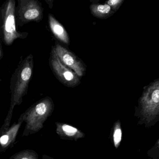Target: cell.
<instances>
[{
  "instance_id": "6da1fadb",
  "label": "cell",
  "mask_w": 159,
  "mask_h": 159,
  "mask_svg": "<svg viewBox=\"0 0 159 159\" xmlns=\"http://www.w3.org/2000/svg\"><path fill=\"white\" fill-rule=\"evenodd\" d=\"M33 68V56L30 54L24 59L20 61L12 75L10 85L11 91L10 108L0 131H4L10 127L14 107L16 105L21 104L23 97L27 95Z\"/></svg>"
},
{
  "instance_id": "7a4b0ae2",
  "label": "cell",
  "mask_w": 159,
  "mask_h": 159,
  "mask_svg": "<svg viewBox=\"0 0 159 159\" xmlns=\"http://www.w3.org/2000/svg\"><path fill=\"white\" fill-rule=\"evenodd\" d=\"M55 104L52 98L46 97L34 104L20 117L25 122L22 134L26 137L37 133L43 128L44 124L54 112Z\"/></svg>"
},
{
  "instance_id": "3957f363",
  "label": "cell",
  "mask_w": 159,
  "mask_h": 159,
  "mask_svg": "<svg viewBox=\"0 0 159 159\" xmlns=\"http://www.w3.org/2000/svg\"><path fill=\"white\" fill-rule=\"evenodd\" d=\"M15 0L6 1L0 7V41L11 45L17 39H25L29 34L17 30Z\"/></svg>"
},
{
  "instance_id": "277c9868",
  "label": "cell",
  "mask_w": 159,
  "mask_h": 159,
  "mask_svg": "<svg viewBox=\"0 0 159 159\" xmlns=\"http://www.w3.org/2000/svg\"><path fill=\"white\" fill-rule=\"evenodd\" d=\"M16 8V21L19 27L31 21L40 22L43 15L42 4L37 0H18Z\"/></svg>"
},
{
  "instance_id": "5b68a950",
  "label": "cell",
  "mask_w": 159,
  "mask_h": 159,
  "mask_svg": "<svg viewBox=\"0 0 159 159\" xmlns=\"http://www.w3.org/2000/svg\"><path fill=\"white\" fill-rule=\"evenodd\" d=\"M49 64L57 79L64 86L73 88L80 84V77L60 60L54 46H52L51 49Z\"/></svg>"
},
{
  "instance_id": "8992f818",
  "label": "cell",
  "mask_w": 159,
  "mask_h": 159,
  "mask_svg": "<svg viewBox=\"0 0 159 159\" xmlns=\"http://www.w3.org/2000/svg\"><path fill=\"white\" fill-rule=\"evenodd\" d=\"M55 50L60 60L81 77L86 73V66L77 56L66 48L56 42Z\"/></svg>"
},
{
  "instance_id": "52a82bcc",
  "label": "cell",
  "mask_w": 159,
  "mask_h": 159,
  "mask_svg": "<svg viewBox=\"0 0 159 159\" xmlns=\"http://www.w3.org/2000/svg\"><path fill=\"white\" fill-rule=\"evenodd\" d=\"M23 122V120L19 117L17 122L13 123L8 129L4 131H0V153H4L14 146Z\"/></svg>"
},
{
  "instance_id": "ba28073f",
  "label": "cell",
  "mask_w": 159,
  "mask_h": 159,
  "mask_svg": "<svg viewBox=\"0 0 159 159\" xmlns=\"http://www.w3.org/2000/svg\"><path fill=\"white\" fill-rule=\"evenodd\" d=\"M56 133L61 140L77 141L85 137L80 130L66 123L56 122Z\"/></svg>"
},
{
  "instance_id": "9c48e42d",
  "label": "cell",
  "mask_w": 159,
  "mask_h": 159,
  "mask_svg": "<svg viewBox=\"0 0 159 159\" xmlns=\"http://www.w3.org/2000/svg\"><path fill=\"white\" fill-rule=\"evenodd\" d=\"M48 21L50 30L55 37L60 42L70 45V36L63 25L51 14H48Z\"/></svg>"
},
{
  "instance_id": "30bf717a",
  "label": "cell",
  "mask_w": 159,
  "mask_h": 159,
  "mask_svg": "<svg viewBox=\"0 0 159 159\" xmlns=\"http://www.w3.org/2000/svg\"><path fill=\"white\" fill-rule=\"evenodd\" d=\"M91 13L93 16L101 19H106L114 14L116 11L107 4L92 3L89 7Z\"/></svg>"
},
{
  "instance_id": "8fae6325",
  "label": "cell",
  "mask_w": 159,
  "mask_h": 159,
  "mask_svg": "<svg viewBox=\"0 0 159 159\" xmlns=\"http://www.w3.org/2000/svg\"><path fill=\"white\" fill-rule=\"evenodd\" d=\"M112 133V140L114 146L116 148H118L122 139V130L119 120L116 122L113 127Z\"/></svg>"
},
{
  "instance_id": "7c38bea8",
  "label": "cell",
  "mask_w": 159,
  "mask_h": 159,
  "mask_svg": "<svg viewBox=\"0 0 159 159\" xmlns=\"http://www.w3.org/2000/svg\"><path fill=\"white\" fill-rule=\"evenodd\" d=\"M9 159H39L38 154L34 150L26 149L11 156Z\"/></svg>"
},
{
  "instance_id": "4fadbf2b",
  "label": "cell",
  "mask_w": 159,
  "mask_h": 159,
  "mask_svg": "<svg viewBox=\"0 0 159 159\" xmlns=\"http://www.w3.org/2000/svg\"><path fill=\"white\" fill-rule=\"evenodd\" d=\"M123 1L121 0H109L106 1L105 3L110 6L115 11H116Z\"/></svg>"
},
{
  "instance_id": "5bb4252c",
  "label": "cell",
  "mask_w": 159,
  "mask_h": 159,
  "mask_svg": "<svg viewBox=\"0 0 159 159\" xmlns=\"http://www.w3.org/2000/svg\"><path fill=\"white\" fill-rule=\"evenodd\" d=\"M152 99L154 102L156 103H159V90L154 91L152 94Z\"/></svg>"
},
{
  "instance_id": "9a60e30c",
  "label": "cell",
  "mask_w": 159,
  "mask_h": 159,
  "mask_svg": "<svg viewBox=\"0 0 159 159\" xmlns=\"http://www.w3.org/2000/svg\"><path fill=\"white\" fill-rule=\"evenodd\" d=\"M3 57V52L2 48L1 42L0 41V60L2 59Z\"/></svg>"
},
{
  "instance_id": "2e32d148",
  "label": "cell",
  "mask_w": 159,
  "mask_h": 159,
  "mask_svg": "<svg viewBox=\"0 0 159 159\" xmlns=\"http://www.w3.org/2000/svg\"><path fill=\"white\" fill-rule=\"evenodd\" d=\"M43 159H55L52 157H49L46 155H43Z\"/></svg>"
},
{
  "instance_id": "e0dca14e",
  "label": "cell",
  "mask_w": 159,
  "mask_h": 159,
  "mask_svg": "<svg viewBox=\"0 0 159 159\" xmlns=\"http://www.w3.org/2000/svg\"></svg>"
}]
</instances>
